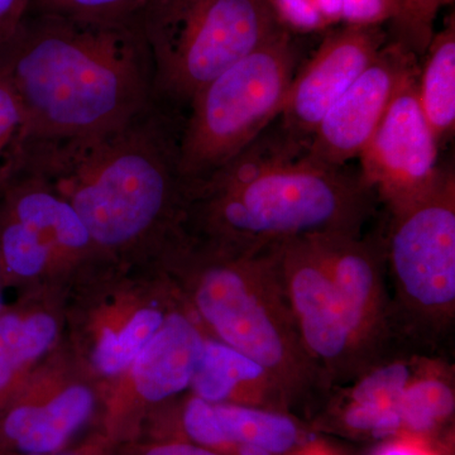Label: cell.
<instances>
[{
	"label": "cell",
	"mask_w": 455,
	"mask_h": 455,
	"mask_svg": "<svg viewBox=\"0 0 455 455\" xmlns=\"http://www.w3.org/2000/svg\"><path fill=\"white\" fill-rule=\"evenodd\" d=\"M182 123L181 112L156 101L100 133L27 140L20 164L68 200L99 253L147 250L166 259L185 241Z\"/></svg>",
	"instance_id": "1"
},
{
	"label": "cell",
	"mask_w": 455,
	"mask_h": 455,
	"mask_svg": "<svg viewBox=\"0 0 455 455\" xmlns=\"http://www.w3.org/2000/svg\"><path fill=\"white\" fill-rule=\"evenodd\" d=\"M377 202L359 172L314 160L276 121L232 160L187 182L182 228L193 243L257 253L292 239L362 235Z\"/></svg>",
	"instance_id": "2"
},
{
	"label": "cell",
	"mask_w": 455,
	"mask_h": 455,
	"mask_svg": "<svg viewBox=\"0 0 455 455\" xmlns=\"http://www.w3.org/2000/svg\"><path fill=\"white\" fill-rule=\"evenodd\" d=\"M0 73L29 139L100 133L154 106V68L137 23L29 13L0 50Z\"/></svg>",
	"instance_id": "3"
},
{
	"label": "cell",
	"mask_w": 455,
	"mask_h": 455,
	"mask_svg": "<svg viewBox=\"0 0 455 455\" xmlns=\"http://www.w3.org/2000/svg\"><path fill=\"white\" fill-rule=\"evenodd\" d=\"M166 260L184 278L191 307L211 338L265 368L292 415L325 405L331 390L302 344L276 247L243 253L185 242Z\"/></svg>",
	"instance_id": "4"
},
{
	"label": "cell",
	"mask_w": 455,
	"mask_h": 455,
	"mask_svg": "<svg viewBox=\"0 0 455 455\" xmlns=\"http://www.w3.org/2000/svg\"><path fill=\"white\" fill-rule=\"evenodd\" d=\"M387 212L383 247L397 340L431 355L454 326V170L440 167L425 193Z\"/></svg>",
	"instance_id": "5"
},
{
	"label": "cell",
	"mask_w": 455,
	"mask_h": 455,
	"mask_svg": "<svg viewBox=\"0 0 455 455\" xmlns=\"http://www.w3.org/2000/svg\"><path fill=\"white\" fill-rule=\"evenodd\" d=\"M136 23L151 56L156 99L181 113L283 26L269 0H151Z\"/></svg>",
	"instance_id": "6"
},
{
	"label": "cell",
	"mask_w": 455,
	"mask_h": 455,
	"mask_svg": "<svg viewBox=\"0 0 455 455\" xmlns=\"http://www.w3.org/2000/svg\"><path fill=\"white\" fill-rule=\"evenodd\" d=\"M300 56L298 40L281 26L197 92L180 136L185 181L203 178L232 160L277 121Z\"/></svg>",
	"instance_id": "7"
},
{
	"label": "cell",
	"mask_w": 455,
	"mask_h": 455,
	"mask_svg": "<svg viewBox=\"0 0 455 455\" xmlns=\"http://www.w3.org/2000/svg\"><path fill=\"white\" fill-rule=\"evenodd\" d=\"M98 254L68 200L18 164L0 188V283L31 280Z\"/></svg>",
	"instance_id": "8"
},
{
	"label": "cell",
	"mask_w": 455,
	"mask_h": 455,
	"mask_svg": "<svg viewBox=\"0 0 455 455\" xmlns=\"http://www.w3.org/2000/svg\"><path fill=\"white\" fill-rule=\"evenodd\" d=\"M277 267L302 344L329 390L364 372L328 260L314 236L276 245Z\"/></svg>",
	"instance_id": "9"
},
{
	"label": "cell",
	"mask_w": 455,
	"mask_h": 455,
	"mask_svg": "<svg viewBox=\"0 0 455 455\" xmlns=\"http://www.w3.org/2000/svg\"><path fill=\"white\" fill-rule=\"evenodd\" d=\"M419 68L403 79L358 157L359 175L387 209L420 196L440 172L439 145L419 103Z\"/></svg>",
	"instance_id": "10"
},
{
	"label": "cell",
	"mask_w": 455,
	"mask_h": 455,
	"mask_svg": "<svg viewBox=\"0 0 455 455\" xmlns=\"http://www.w3.org/2000/svg\"><path fill=\"white\" fill-rule=\"evenodd\" d=\"M314 238L328 260L364 371L403 352L392 317L382 236L331 235Z\"/></svg>",
	"instance_id": "11"
},
{
	"label": "cell",
	"mask_w": 455,
	"mask_h": 455,
	"mask_svg": "<svg viewBox=\"0 0 455 455\" xmlns=\"http://www.w3.org/2000/svg\"><path fill=\"white\" fill-rule=\"evenodd\" d=\"M387 42L377 23H349L329 33L293 77L277 118L281 130L300 142H309L323 116Z\"/></svg>",
	"instance_id": "12"
},
{
	"label": "cell",
	"mask_w": 455,
	"mask_h": 455,
	"mask_svg": "<svg viewBox=\"0 0 455 455\" xmlns=\"http://www.w3.org/2000/svg\"><path fill=\"white\" fill-rule=\"evenodd\" d=\"M154 427V438L188 440L224 455H292L311 440L290 412L196 396Z\"/></svg>",
	"instance_id": "13"
},
{
	"label": "cell",
	"mask_w": 455,
	"mask_h": 455,
	"mask_svg": "<svg viewBox=\"0 0 455 455\" xmlns=\"http://www.w3.org/2000/svg\"><path fill=\"white\" fill-rule=\"evenodd\" d=\"M418 59L398 42H387L317 124L307 142L311 157L331 166L359 157Z\"/></svg>",
	"instance_id": "14"
},
{
	"label": "cell",
	"mask_w": 455,
	"mask_h": 455,
	"mask_svg": "<svg viewBox=\"0 0 455 455\" xmlns=\"http://www.w3.org/2000/svg\"><path fill=\"white\" fill-rule=\"evenodd\" d=\"M430 355L400 352L382 359L348 385L331 392L326 409L335 424L359 438H392L401 434L400 403L410 381Z\"/></svg>",
	"instance_id": "15"
},
{
	"label": "cell",
	"mask_w": 455,
	"mask_h": 455,
	"mask_svg": "<svg viewBox=\"0 0 455 455\" xmlns=\"http://www.w3.org/2000/svg\"><path fill=\"white\" fill-rule=\"evenodd\" d=\"M94 411V394L85 386H71L46 400L20 388L0 411V455L64 451Z\"/></svg>",
	"instance_id": "16"
},
{
	"label": "cell",
	"mask_w": 455,
	"mask_h": 455,
	"mask_svg": "<svg viewBox=\"0 0 455 455\" xmlns=\"http://www.w3.org/2000/svg\"><path fill=\"white\" fill-rule=\"evenodd\" d=\"M208 335L187 314L171 313L132 364L134 390L154 405L190 388Z\"/></svg>",
	"instance_id": "17"
},
{
	"label": "cell",
	"mask_w": 455,
	"mask_h": 455,
	"mask_svg": "<svg viewBox=\"0 0 455 455\" xmlns=\"http://www.w3.org/2000/svg\"><path fill=\"white\" fill-rule=\"evenodd\" d=\"M190 388L193 396L209 403L262 407L291 414L283 390L265 368L211 337L206 338Z\"/></svg>",
	"instance_id": "18"
},
{
	"label": "cell",
	"mask_w": 455,
	"mask_h": 455,
	"mask_svg": "<svg viewBox=\"0 0 455 455\" xmlns=\"http://www.w3.org/2000/svg\"><path fill=\"white\" fill-rule=\"evenodd\" d=\"M419 68L418 98L438 145L455 130V20L448 18L442 31L434 33Z\"/></svg>",
	"instance_id": "19"
},
{
	"label": "cell",
	"mask_w": 455,
	"mask_h": 455,
	"mask_svg": "<svg viewBox=\"0 0 455 455\" xmlns=\"http://www.w3.org/2000/svg\"><path fill=\"white\" fill-rule=\"evenodd\" d=\"M56 337L57 323L49 314L0 311V411L20 390L27 368Z\"/></svg>",
	"instance_id": "20"
},
{
	"label": "cell",
	"mask_w": 455,
	"mask_h": 455,
	"mask_svg": "<svg viewBox=\"0 0 455 455\" xmlns=\"http://www.w3.org/2000/svg\"><path fill=\"white\" fill-rule=\"evenodd\" d=\"M454 409L453 373L448 363L431 357L401 397V434L430 439L451 421Z\"/></svg>",
	"instance_id": "21"
},
{
	"label": "cell",
	"mask_w": 455,
	"mask_h": 455,
	"mask_svg": "<svg viewBox=\"0 0 455 455\" xmlns=\"http://www.w3.org/2000/svg\"><path fill=\"white\" fill-rule=\"evenodd\" d=\"M163 311L145 307L128 320L119 331L104 329L94 350V364L99 372L116 376L128 370L148 340L163 325Z\"/></svg>",
	"instance_id": "22"
},
{
	"label": "cell",
	"mask_w": 455,
	"mask_h": 455,
	"mask_svg": "<svg viewBox=\"0 0 455 455\" xmlns=\"http://www.w3.org/2000/svg\"><path fill=\"white\" fill-rule=\"evenodd\" d=\"M454 0H390L394 41L416 56H423L431 38L439 12Z\"/></svg>",
	"instance_id": "23"
},
{
	"label": "cell",
	"mask_w": 455,
	"mask_h": 455,
	"mask_svg": "<svg viewBox=\"0 0 455 455\" xmlns=\"http://www.w3.org/2000/svg\"><path fill=\"white\" fill-rule=\"evenodd\" d=\"M151 0H32L29 13L88 22L136 23Z\"/></svg>",
	"instance_id": "24"
},
{
	"label": "cell",
	"mask_w": 455,
	"mask_h": 455,
	"mask_svg": "<svg viewBox=\"0 0 455 455\" xmlns=\"http://www.w3.org/2000/svg\"><path fill=\"white\" fill-rule=\"evenodd\" d=\"M27 140L25 112L7 77L0 73V188L16 169Z\"/></svg>",
	"instance_id": "25"
},
{
	"label": "cell",
	"mask_w": 455,
	"mask_h": 455,
	"mask_svg": "<svg viewBox=\"0 0 455 455\" xmlns=\"http://www.w3.org/2000/svg\"><path fill=\"white\" fill-rule=\"evenodd\" d=\"M110 455H224L188 440L154 438L146 442L130 439L113 444Z\"/></svg>",
	"instance_id": "26"
},
{
	"label": "cell",
	"mask_w": 455,
	"mask_h": 455,
	"mask_svg": "<svg viewBox=\"0 0 455 455\" xmlns=\"http://www.w3.org/2000/svg\"><path fill=\"white\" fill-rule=\"evenodd\" d=\"M31 7L32 0H0V50L16 35Z\"/></svg>",
	"instance_id": "27"
},
{
	"label": "cell",
	"mask_w": 455,
	"mask_h": 455,
	"mask_svg": "<svg viewBox=\"0 0 455 455\" xmlns=\"http://www.w3.org/2000/svg\"><path fill=\"white\" fill-rule=\"evenodd\" d=\"M373 455H440L430 439L411 434L392 436Z\"/></svg>",
	"instance_id": "28"
},
{
	"label": "cell",
	"mask_w": 455,
	"mask_h": 455,
	"mask_svg": "<svg viewBox=\"0 0 455 455\" xmlns=\"http://www.w3.org/2000/svg\"><path fill=\"white\" fill-rule=\"evenodd\" d=\"M113 443L106 435L99 436L92 442L86 443L83 448L64 449L52 454H29V455H110Z\"/></svg>",
	"instance_id": "29"
},
{
	"label": "cell",
	"mask_w": 455,
	"mask_h": 455,
	"mask_svg": "<svg viewBox=\"0 0 455 455\" xmlns=\"http://www.w3.org/2000/svg\"><path fill=\"white\" fill-rule=\"evenodd\" d=\"M292 455H335L324 443L311 439Z\"/></svg>",
	"instance_id": "30"
},
{
	"label": "cell",
	"mask_w": 455,
	"mask_h": 455,
	"mask_svg": "<svg viewBox=\"0 0 455 455\" xmlns=\"http://www.w3.org/2000/svg\"><path fill=\"white\" fill-rule=\"evenodd\" d=\"M2 283H0V311L4 309V305H3V295H2Z\"/></svg>",
	"instance_id": "31"
}]
</instances>
